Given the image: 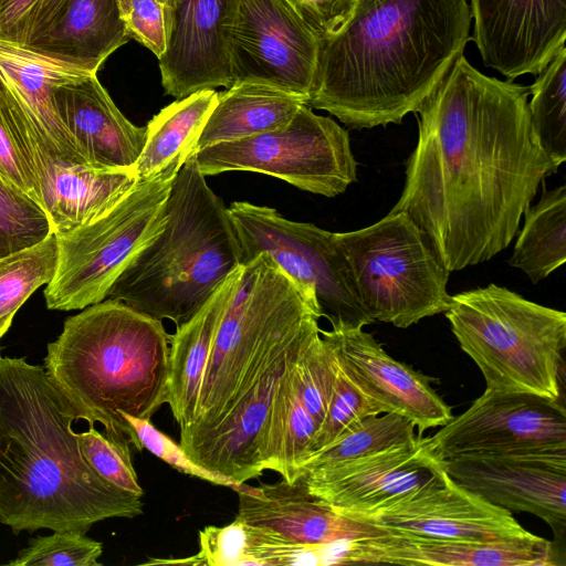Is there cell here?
Masks as SVG:
<instances>
[{
    "instance_id": "obj_1",
    "label": "cell",
    "mask_w": 566,
    "mask_h": 566,
    "mask_svg": "<svg viewBox=\"0 0 566 566\" xmlns=\"http://www.w3.org/2000/svg\"><path fill=\"white\" fill-rule=\"evenodd\" d=\"M528 86L476 70L461 54L416 112L418 142L406 160L405 212L449 271L506 249L539 185L559 168L542 148Z\"/></svg>"
},
{
    "instance_id": "obj_2",
    "label": "cell",
    "mask_w": 566,
    "mask_h": 566,
    "mask_svg": "<svg viewBox=\"0 0 566 566\" xmlns=\"http://www.w3.org/2000/svg\"><path fill=\"white\" fill-rule=\"evenodd\" d=\"M471 22L467 0H357L318 40L307 105L352 128L400 124L463 54Z\"/></svg>"
},
{
    "instance_id": "obj_3",
    "label": "cell",
    "mask_w": 566,
    "mask_h": 566,
    "mask_svg": "<svg viewBox=\"0 0 566 566\" xmlns=\"http://www.w3.org/2000/svg\"><path fill=\"white\" fill-rule=\"evenodd\" d=\"M77 415L42 366L0 356V523L86 534L143 513L142 497L99 476L72 429Z\"/></svg>"
},
{
    "instance_id": "obj_4",
    "label": "cell",
    "mask_w": 566,
    "mask_h": 566,
    "mask_svg": "<svg viewBox=\"0 0 566 566\" xmlns=\"http://www.w3.org/2000/svg\"><path fill=\"white\" fill-rule=\"evenodd\" d=\"M170 336L163 321L108 298L64 322L45 371L77 415L112 441L143 447L122 416L150 419L166 402Z\"/></svg>"
},
{
    "instance_id": "obj_5",
    "label": "cell",
    "mask_w": 566,
    "mask_h": 566,
    "mask_svg": "<svg viewBox=\"0 0 566 566\" xmlns=\"http://www.w3.org/2000/svg\"><path fill=\"white\" fill-rule=\"evenodd\" d=\"M161 232L126 266L108 292L176 327L188 322L242 264L223 201L211 190L192 153L177 171Z\"/></svg>"
},
{
    "instance_id": "obj_6",
    "label": "cell",
    "mask_w": 566,
    "mask_h": 566,
    "mask_svg": "<svg viewBox=\"0 0 566 566\" xmlns=\"http://www.w3.org/2000/svg\"><path fill=\"white\" fill-rule=\"evenodd\" d=\"M444 314L486 389L560 400L565 312L491 283L452 295Z\"/></svg>"
},
{
    "instance_id": "obj_7",
    "label": "cell",
    "mask_w": 566,
    "mask_h": 566,
    "mask_svg": "<svg viewBox=\"0 0 566 566\" xmlns=\"http://www.w3.org/2000/svg\"><path fill=\"white\" fill-rule=\"evenodd\" d=\"M312 314L321 317L315 301L269 254L244 263L213 339L196 419L180 430V446L213 427L258 355Z\"/></svg>"
},
{
    "instance_id": "obj_8",
    "label": "cell",
    "mask_w": 566,
    "mask_h": 566,
    "mask_svg": "<svg viewBox=\"0 0 566 566\" xmlns=\"http://www.w3.org/2000/svg\"><path fill=\"white\" fill-rule=\"evenodd\" d=\"M356 293L374 319L407 328L444 313L449 271L427 234L405 212L366 228L333 233Z\"/></svg>"
},
{
    "instance_id": "obj_9",
    "label": "cell",
    "mask_w": 566,
    "mask_h": 566,
    "mask_svg": "<svg viewBox=\"0 0 566 566\" xmlns=\"http://www.w3.org/2000/svg\"><path fill=\"white\" fill-rule=\"evenodd\" d=\"M177 158L156 175L138 181L99 218L57 237L59 260L44 297L50 310H82L104 301L132 262L164 229L166 201L177 171Z\"/></svg>"
},
{
    "instance_id": "obj_10",
    "label": "cell",
    "mask_w": 566,
    "mask_h": 566,
    "mask_svg": "<svg viewBox=\"0 0 566 566\" xmlns=\"http://www.w3.org/2000/svg\"><path fill=\"white\" fill-rule=\"evenodd\" d=\"M207 177L252 171L279 178L324 197H336L357 180V163L348 132L328 116L302 105L284 127L195 153Z\"/></svg>"
},
{
    "instance_id": "obj_11",
    "label": "cell",
    "mask_w": 566,
    "mask_h": 566,
    "mask_svg": "<svg viewBox=\"0 0 566 566\" xmlns=\"http://www.w3.org/2000/svg\"><path fill=\"white\" fill-rule=\"evenodd\" d=\"M242 264L269 254L317 304L333 329L364 327L375 321L364 310L333 232L284 218L277 210L247 201L228 207Z\"/></svg>"
},
{
    "instance_id": "obj_12",
    "label": "cell",
    "mask_w": 566,
    "mask_h": 566,
    "mask_svg": "<svg viewBox=\"0 0 566 566\" xmlns=\"http://www.w3.org/2000/svg\"><path fill=\"white\" fill-rule=\"evenodd\" d=\"M222 34L232 85L264 84L308 101L318 39L280 0H227Z\"/></svg>"
},
{
    "instance_id": "obj_13",
    "label": "cell",
    "mask_w": 566,
    "mask_h": 566,
    "mask_svg": "<svg viewBox=\"0 0 566 566\" xmlns=\"http://www.w3.org/2000/svg\"><path fill=\"white\" fill-rule=\"evenodd\" d=\"M431 453L459 455L566 450L563 403L538 396L485 389L471 406L426 437Z\"/></svg>"
},
{
    "instance_id": "obj_14",
    "label": "cell",
    "mask_w": 566,
    "mask_h": 566,
    "mask_svg": "<svg viewBox=\"0 0 566 566\" xmlns=\"http://www.w3.org/2000/svg\"><path fill=\"white\" fill-rule=\"evenodd\" d=\"M319 318L308 316L275 343L252 381L218 422L181 446L195 462L237 484L262 475L260 443L275 390L290 363L319 329Z\"/></svg>"
},
{
    "instance_id": "obj_15",
    "label": "cell",
    "mask_w": 566,
    "mask_h": 566,
    "mask_svg": "<svg viewBox=\"0 0 566 566\" xmlns=\"http://www.w3.org/2000/svg\"><path fill=\"white\" fill-rule=\"evenodd\" d=\"M446 475L444 461L419 436L364 458L303 471L297 478L331 509L356 518L411 497Z\"/></svg>"
},
{
    "instance_id": "obj_16",
    "label": "cell",
    "mask_w": 566,
    "mask_h": 566,
    "mask_svg": "<svg viewBox=\"0 0 566 566\" xmlns=\"http://www.w3.org/2000/svg\"><path fill=\"white\" fill-rule=\"evenodd\" d=\"M448 475L491 504L533 514L549 525L553 548L566 537V450L459 455L444 461Z\"/></svg>"
},
{
    "instance_id": "obj_17",
    "label": "cell",
    "mask_w": 566,
    "mask_h": 566,
    "mask_svg": "<svg viewBox=\"0 0 566 566\" xmlns=\"http://www.w3.org/2000/svg\"><path fill=\"white\" fill-rule=\"evenodd\" d=\"M484 64L507 81L537 75L565 46L566 0H471Z\"/></svg>"
},
{
    "instance_id": "obj_18",
    "label": "cell",
    "mask_w": 566,
    "mask_h": 566,
    "mask_svg": "<svg viewBox=\"0 0 566 566\" xmlns=\"http://www.w3.org/2000/svg\"><path fill=\"white\" fill-rule=\"evenodd\" d=\"M319 333L346 375L381 413L411 420L418 434L442 427L453 417L429 377L392 358L363 327Z\"/></svg>"
},
{
    "instance_id": "obj_19",
    "label": "cell",
    "mask_w": 566,
    "mask_h": 566,
    "mask_svg": "<svg viewBox=\"0 0 566 566\" xmlns=\"http://www.w3.org/2000/svg\"><path fill=\"white\" fill-rule=\"evenodd\" d=\"M356 520L437 539L492 542L532 535L510 511L491 504L448 473L411 497Z\"/></svg>"
},
{
    "instance_id": "obj_20",
    "label": "cell",
    "mask_w": 566,
    "mask_h": 566,
    "mask_svg": "<svg viewBox=\"0 0 566 566\" xmlns=\"http://www.w3.org/2000/svg\"><path fill=\"white\" fill-rule=\"evenodd\" d=\"M24 143L38 185L40 206L56 235L99 218L139 181L135 169L99 171L86 166H65L27 115Z\"/></svg>"
},
{
    "instance_id": "obj_21",
    "label": "cell",
    "mask_w": 566,
    "mask_h": 566,
    "mask_svg": "<svg viewBox=\"0 0 566 566\" xmlns=\"http://www.w3.org/2000/svg\"><path fill=\"white\" fill-rule=\"evenodd\" d=\"M552 542L532 534L492 542L437 539L389 531L342 544L338 564L449 566L557 565Z\"/></svg>"
},
{
    "instance_id": "obj_22",
    "label": "cell",
    "mask_w": 566,
    "mask_h": 566,
    "mask_svg": "<svg viewBox=\"0 0 566 566\" xmlns=\"http://www.w3.org/2000/svg\"><path fill=\"white\" fill-rule=\"evenodd\" d=\"M53 101L65 129L91 169H135L147 129L129 122L96 74L56 85Z\"/></svg>"
},
{
    "instance_id": "obj_23",
    "label": "cell",
    "mask_w": 566,
    "mask_h": 566,
    "mask_svg": "<svg viewBox=\"0 0 566 566\" xmlns=\"http://www.w3.org/2000/svg\"><path fill=\"white\" fill-rule=\"evenodd\" d=\"M227 0H177L167 13L168 44L158 59L167 95L232 86L222 23Z\"/></svg>"
},
{
    "instance_id": "obj_24",
    "label": "cell",
    "mask_w": 566,
    "mask_h": 566,
    "mask_svg": "<svg viewBox=\"0 0 566 566\" xmlns=\"http://www.w3.org/2000/svg\"><path fill=\"white\" fill-rule=\"evenodd\" d=\"M235 518L272 530L285 538L306 545H324L374 537L386 532L371 523L342 515L311 494L297 478L290 483L258 486L240 484Z\"/></svg>"
},
{
    "instance_id": "obj_25",
    "label": "cell",
    "mask_w": 566,
    "mask_h": 566,
    "mask_svg": "<svg viewBox=\"0 0 566 566\" xmlns=\"http://www.w3.org/2000/svg\"><path fill=\"white\" fill-rule=\"evenodd\" d=\"M87 74L95 73L0 41V80L65 166L88 167L61 122L52 93L56 85Z\"/></svg>"
},
{
    "instance_id": "obj_26",
    "label": "cell",
    "mask_w": 566,
    "mask_h": 566,
    "mask_svg": "<svg viewBox=\"0 0 566 566\" xmlns=\"http://www.w3.org/2000/svg\"><path fill=\"white\" fill-rule=\"evenodd\" d=\"M130 39L119 0H67L52 25L23 48L96 74Z\"/></svg>"
},
{
    "instance_id": "obj_27",
    "label": "cell",
    "mask_w": 566,
    "mask_h": 566,
    "mask_svg": "<svg viewBox=\"0 0 566 566\" xmlns=\"http://www.w3.org/2000/svg\"><path fill=\"white\" fill-rule=\"evenodd\" d=\"M242 266L235 270L203 306L170 336L166 402L180 430L196 419L200 388L213 339L233 295Z\"/></svg>"
},
{
    "instance_id": "obj_28",
    "label": "cell",
    "mask_w": 566,
    "mask_h": 566,
    "mask_svg": "<svg viewBox=\"0 0 566 566\" xmlns=\"http://www.w3.org/2000/svg\"><path fill=\"white\" fill-rule=\"evenodd\" d=\"M305 98L259 83H238L218 92L217 103L198 139L196 151L284 127Z\"/></svg>"
},
{
    "instance_id": "obj_29",
    "label": "cell",
    "mask_w": 566,
    "mask_h": 566,
    "mask_svg": "<svg viewBox=\"0 0 566 566\" xmlns=\"http://www.w3.org/2000/svg\"><path fill=\"white\" fill-rule=\"evenodd\" d=\"M296 357L275 390L260 443L263 469L277 472L290 483L296 480L301 465L312 453L318 429L296 391L292 371Z\"/></svg>"
},
{
    "instance_id": "obj_30",
    "label": "cell",
    "mask_w": 566,
    "mask_h": 566,
    "mask_svg": "<svg viewBox=\"0 0 566 566\" xmlns=\"http://www.w3.org/2000/svg\"><path fill=\"white\" fill-rule=\"evenodd\" d=\"M217 99L214 88L201 90L167 105L148 122L146 142L134 167L140 180L156 175L177 158L196 153Z\"/></svg>"
},
{
    "instance_id": "obj_31",
    "label": "cell",
    "mask_w": 566,
    "mask_h": 566,
    "mask_svg": "<svg viewBox=\"0 0 566 566\" xmlns=\"http://www.w3.org/2000/svg\"><path fill=\"white\" fill-rule=\"evenodd\" d=\"M524 210L525 221L509 259L511 266L523 271L536 284L566 261V186L547 189Z\"/></svg>"
},
{
    "instance_id": "obj_32",
    "label": "cell",
    "mask_w": 566,
    "mask_h": 566,
    "mask_svg": "<svg viewBox=\"0 0 566 566\" xmlns=\"http://www.w3.org/2000/svg\"><path fill=\"white\" fill-rule=\"evenodd\" d=\"M415 423L397 413L365 418L328 446L312 453L301 465L303 471L325 468L364 458L379 451L415 441ZM298 476V475H297Z\"/></svg>"
},
{
    "instance_id": "obj_33",
    "label": "cell",
    "mask_w": 566,
    "mask_h": 566,
    "mask_svg": "<svg viewBox=\"0 0 566 566\" xmlns=\"http://www.w3.org/2000/svg\"><path fill=\"white\" fill-rule=\"evenodd\" d=\"M57 260L54 232L35 245L0 259V339L23 303L53 279Z\"/></svg>"
},
{
    "instance_id": "obj_34",
    "label": "cell",
    "mask_w": 566,
    "mask_h": 566,
    "mask_svg": "<svg viewBox=\"0 0 566 566\" xmlns=\"http://www.w3.org/2000/svg\"><path fill=\"white\" fill-rule=\"evenodd\" d=\"M534 133L558 167L566 161V46L551 60L528 86Z\"/></svg>"
},
{
    "instance_id": "obj_35",
    "label": "cell",
    "mask_w": 566,
    "mask_h": 566,
    "mask_svg": "<svg viewBox=\"0 0 566 566\" xmlns=\"http://www.w3.org/2000/svg\"><path fill=\"white\" fill-rule=\"evenodd\" d=\"M51 232L41 206L0 176V259L38 244Z\"/></svg>"
},
{
    "instance_id": "obj_36",
    "label": "cell",
    "mask_w": 566,
    "mask_h": 566,
    "mask_svg": "<svg viewBox=\"0 0 566 566\" xmlns=\"http://www.w3.org/2000/svg\"><path fill=\"white\" fill-rule=\"evenodd\" d=\"M319 329L307 339L292 368L300 399L318 429L327 411L336 375L334 354Z\"/></svg>"
},
{
    "instance_id": "obj_37",
    "label": "cell",
    "mask_w": 566,
    "mask_h": 566,
    "mask_svg": "<svg viewBox=\"0 0 566 566\" xmlns=\"http://www.w3.org/2000/svg\"><path fill=\"white\" fill-rule=\"evenodd\" d=\"M0 176L40 205L24 144L23 111L0 80Z\"/></svg>"
},
{
    "instance_id": "obj_38",
    "label": "cell",
    "mask_w": 566,
    "mask_h": 566,
    "mask_svg": "<svg viewBox=\"0 0 566 566\" xmlns=\"http://www.w3.org/2000/svg\"><path fill=\"white\" fill-rule=\"evenodd\" d=\"M103 553L101 542L85 534L54 531L49 536H36L18 556L7 563L11 566H99Z\"/></svg>"
},
{
    "instance_id": "obj_39",
    "label": "cell",
    "mask_w": 566,
    "mask_h": 566,
    "mask_svg": "<svg viewBox=\"0 0 566 566\" xmlns=\"http://www.w3.org/2000/svg\"><path fill=\"white\" fill-rule=\"evenodd\" d=\"M335 365L333 394L324 420L315 436L312 453L328 446L365 418L381 415L377 405L346 375L336 357Z\"/></svg>"
},
{
    "instance_id": "obj_40",
    "label": "cell",
    "mask_w": 566,
    "mask_h": 566,
    "mask_svg": "<svg viewBox=\"0 0 566 566\" xmlns=\"http://www.w3.org/2000/svg\"><path fill=\"white\" fill-rule=\"evenodd\" d=\"M199 552L186 558H151L145 565L186 564L196 566L247 565L249 524L234 518L226 526H206L198 533Z\"/></svg>"
},
{
    "instance_id": "obj_41",
    "label": "cell",
    "mask_w": 566,
    "mask_h": 566,
    "mask_svg": "<svg viewBox=\"0 0 566 566\" xmlns=\"http://www.w3.org/2000/svg\"><path fill=\"white\" fill-rule=\"evenodd\" d=\"M77 436L84 459L99 476L120 490L144 495L132 463L130 446L109 440L94 426Z\"/></svg>"
},
{
    "instance_id": "obj_42",
    "label": "cell",
    "mask_w": 566,
    "mask_h": 566,
    "mask_svg": "<svg viewBox=\"0 0 566 566\" xmlns=\"http://www.w3.org/2000/svg\"><path fill=\"white\" fill-rule=\"evenodd\" d=\"M122 416L137 434L143 449H147L175 470L232 490L240 485L227 476L210 471L195 462L180 443H176L171 438L158 430L150 419L136 418L126 413Z\"/></svg>"
},
{
    "instance_id": "obj_43",
    "label": "cell",
    "mask_w": 566,
    "mask_h": 566,
    "mask_svg": "<svg viewBox=\"0 0 566 566\" xmlns=\"http://www.w3.org/2000/svg\"><path fill=\"white\" fill-rule=\"evenodd\" d=\"M318 40L336 33L350 18L357 0H280Z\"/></svg>"
},
{
    "instance_id": "obj_44",
    "label": "cell",
    "mask_w": 566,
    "mask_h": 566,
    "mask_svg": "<svg viewBox=\"0 0 566 566\" xmlns=\"http://www.w3.org/2000/svg\"><path fill=\"white\" fill-rule=\"evenodd\" d=\"M125 20L130 38L160 59L168 44L165 4L160 0H130Z\"/></svg>"
},
{
    "instance_id": "obj_45",
    "label": "cell",
    "mask_w": 566,
    "mask_h": 566,
    "mask_svg": "<svg viewBox=\"0 0 566 566\" xmlns=\"http://www.w3.org/2000/svg\"><path fill=\"white\" fill-rule=\"evenodd\" d=\"M38 0H0V41L24 46Z\"/></svg>"
},
{
    "instance_id": "obj_46",
    "label": "cell",
    "mask_w": 566,
    "mask_h": 566,
    "mask_svg": "<svg viewBox=\"0 0 566 566\" xmlns=\"http://www.w3.org/2000/svg\"><path fill=\"white\" fill-rule=\"evenodd\" d=\"M66 1L67 0L36 1L28 29L25 45L38 39L52 25Z\"/></svg>"
},
{
    "instance_id": "obj_47",
    "label": "cell",
    "mask_w": 566,
    "mask_h": 566,
    "mask_svg": "<svg viewBox=\"0 0 566 566\" xmlns=\"http://www.w3.org/2000/svg\"><path fill=\"white\" fill-rule=\"evenodd\" d=\"M165 7H166V18H167V13L170 12L174 7L176 6L177 3V0H160Z\"/></svg>"
},
{
    "instance_id": "obj_48",
    "label": "cell",
    "mask_w": 566,
    "mask_h": 566,
    "mask_svg": "<svg viewBox=\"0 0 566 566\" xmlns=\"http://www.w3.org/2000/svg\"><path fill=\"white\" fill-rule=\"evenodd\" d=\"M124 17L127 15L130 7V0H119Z\"/></svg>"
},
{
    "instance_id": "obj_49",
    "label": "cell",
    "mask_w": 566,
    "mask_h": 566,
    "mask_svg": "<svg viewBox=\"0 0 566 566\" xmlns=\"http://www.w3.org/2000/svg\"><path fill=\"white\" fill-rule=\"evenodd\" d=\"M1 356V355H0Z\"/></svg>"
}]
</instances>
